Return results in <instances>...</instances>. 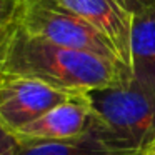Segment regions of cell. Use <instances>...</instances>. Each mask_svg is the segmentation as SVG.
<instances>
[{
	"instance_id": "obj_1",
	"label": "cell",
	"mask_w": 155,
	"mask_h": 155,
	"mask_svg": "<svg viewBox=\"0 0 155 155\" xmlns=\"http://www.w3.org/2000/svg\"><path fill=\"white\" fill-rule=\"evenodd\" d=\"M5 74L37 78L72 95L87 94L132 77L122 65L108 58L55 45L27 34L18 25Z\"/></svg>"
},
{
	"instance_id": "obj_2",
	"label": "cell",
	"mask_w": 155,
	"mask_h": 155,
	"mask_svg": "<svg viewBox=\"0 0 155 155\" xmlns=\"http://www.w3.org/2000/svg\"><path fill=\"white\" fill-rule=\"evenodd\" d=\"M84 97L90 105L87 134L108 148L142 155L155 140V102L134 77Z\"/></svg>"
},
{
	"instance_id": "obj_3",
	"label": "cell",
	"mask_w": 155,
	"mask_h": 155,
	"mask_svg": "<svg viewBox=\"0 0 155 155\" xmlns=\"http://www.w3.org/2000/svg\"><path fill=\"white\" fill-rule=\"evenodd\" d=\"M17 25L34 37L67 48L95 54L122 65L104 35L57 0H24Z\"/></svg>"
},
{
	"instance_id": "obj_4",
	"label": "cell",
	"mask_w": 155,
	"mask_h": 155,
	"mask_svg": "<svg viewBox=\"0 0 155 155\" xmlns=\"http://www.w3.org/2000/svg\"><path fill=\"white\" fill-rule=\"evenodd\" d=\"M70 97L37 78L5 74L0 80V127L15 134Z\"/></svg>"
},
{
	"instance_id": "obj_5",
	"label": "cell",
	"mask_w": 155,
	"mask_h": 155,
	"mask_svg": "<svg viewBox=\"0 0 155 155\" xmlns=\"http://www.w3.org/2000/svg\"><path fill=\"white\" fill-rule=\"evenodd\" d=\"M67 10L90 24L112 45L118 62L130 70V44L134 14L122 0H57Z\"/></svg>"
},
{
	"instance_id": "obj_6",
	"label": "cell",
	"mask_w": 155,
	"mask_h": 155,
	"mask_svg": "<svg viewBox=\"0 0 155 155\" xmlns=\"http://www.w3.org/2000/svg\"><path fill=\"white\" fill-rule=\"evenodd\" d=\"M90 105L82 95H74L65 102L12 134L17 142H60L87 134Z\"/></svg>"
},
{
	"instance_id": "obj_7",
	"label": "cell",
	"mask_w": 155,
	"mask_h": 155,
	"mask_svg": "<svg viewBox=\"0 0 155 155\" xmlns=\"http://www.w3.org/2000/svg\"><path fill=\"white\" fill-rule=\"evenodd\" d=\"M130 70L137 84L155 102V7L134 14Z\"/></svg>"
},
{
	"instance_id": "obj_8",
	"label": "cell",
	"mask_w": 155,
	"mask_h": 155,
	"mask_svg": "<svg viewBox=\"0 0 155 155\" xmlns=\"http://www.w3.org/2000/svg\"><path fill=\"white\" fill-rule=\"evenodd\" d=\"M17 155H140L108 148L92 135L60 142H17Z\"/></svg>"
},
{
	"instance_id": "obj_9",
	"label": "cell",
	"mask_w": 155,
	"mask_h": 155,
	"mask_svg": "<svg viewBox=\"0 0 155 155\" xmlns=\"http://www.w3.org/2000/svg\"><path fill=\"white\" fill-rule=\"evenodd\" d=\"M24 0H0V30L17 25Z\"/></svg>"
},
{
	"instance_id": "obj_10",
	"label": "cell",
	"mask_w": 155,
	"mask_h": 155,
	"mask_svg": "<svg viewBox=\"0 0 155 155\" xmlns=\"http://www.w3.org/2000/svg\"><path fill=\"white\" fill-rule=\"evenodd\" d=\"M17 25L2 28L0 30V80L5 75V68H7V60H8V52H10V45L14 40Z\"/></svg>"
},
{
	"instance_id": "obj_11",
	"label": "cell",
	"mask_w": 155,
	"mask_h": 155,
	"mask_svg": "<svg viewBox=\"0 0 155 155\" xmlns=\"http://www.w3.org/2000/svg\"><path fill=\"white\" fill-rule=\"evenodd\" d=\"M0 155H17V140L4 127H0Z\"/></svg>"
},
{
	"instance_id": "obj_12",
	"label": "cell",
	"mask_w": 155,
	"mask_h": 155,
	"mask_svg": "<svg viewBox=\"0 0 155 155\" xmlns=\"http://www.w3.org/2000/svg\"><path fill=\"white\" fill-rule=\"evenodd\" d=\"M122 2L132 14H138L150 7H155V0H122Z\"/></svg>"
},
{
	"instance_id": "obj_13",
	"label": "cell",
	"mask_w": 155,
	"mask_h": 155,
	"mask_svg": "<svg viewBox=\"0 0 155 155\" xmlns=\"http://www.w3.org/2000/svg\"><path fill=\"white\" fill-rule=\"evenodd\" d=\"M142 155H155V140L152 142V143L148 145L147 148H145V152H143Z\"/></svg>"
}]
</instances>
